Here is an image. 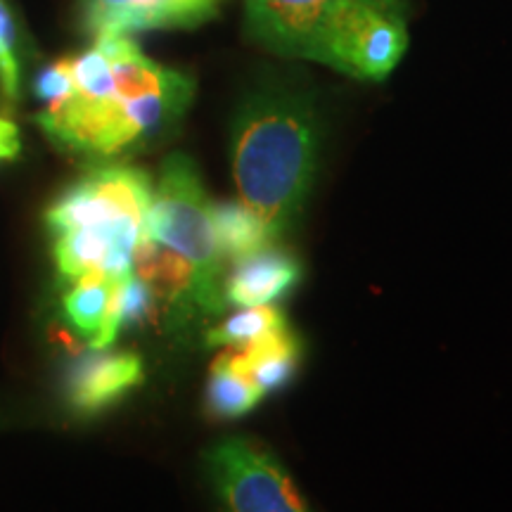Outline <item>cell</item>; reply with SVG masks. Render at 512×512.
Here are the masks:
<instances>
[{"mask_svg": "<svg viewBox=\"0 0 512 512\" xmlns=\"http://www.w3.org/2000/svg\"><path fill=\"white\" fill-rule=\"evenodd\" d=\"M67 100L38 112V126L69 155L112 159L143 150L174 131L195 81L150 60L128 36L98 38L72 57Z\"/></svg>", "mask_w": 512, "mask_h": 512, "instance_id": "6da1fadb", "label": "cell"}, {"mask_svg": "<svg viewBox=\"0 0 512 512\" xmlns=\"http://www.w3.org/2000/svg\"><path fill=\"white\" fill-rule=\"evenodd\" d=\"M320 124L313 102L290 88H264L242 102L233 124V176L240 202L275 240L302 216L318 169Z\"/></svg>", "mask_w": 512, "mask_h": 512, "instance_id": "7a4b0ae2", "label": "cell"}, {"mask_svg": "<svg viewBox=\"0 0 512 512\" xmlns=\"http://www.w3.org/2000/svg\"><path fill=\"white\" fill-rule=\"evenodd\" d=\"M145 235L188 259L200 283V311L216 316L226 309L219 252L214 230V204L204 190L200 171L188 155L166 157L152 188Z\"/></svg>", "mask_w": 512, "mask_h": 512, "instance_id": "3957f363", "label": "cell"}, {"mask_svg": "<svg viewBox=\"0 0 512 512\" xmlns=\"http://www.w3.org/2000/svg\"><path fill=\"white\" fill-rule=\"evenodd\" d=\"M152 188V178L136 166L110 164L88 171L46 211L50 238L72 230H91L133 252L145 235Z\"/></svg>", "mask_w": 512, "mask_h": 512, "instance_id": "277c9868", "label": "cell"}, {"mask_svg": "<svg viewBox=\"0 0 512 512\" xmlns=\"http://www.w3.org/2000/svg\"><path fill=\"white\" fill-rule=\"evenodd\" d=\"M408 48L403 0H358L320 31L304 60L361 81L392 74Z\"/></svg>", "mask_w": 512, "mask_h": 512, "instance_id": "5b68a950", "label": "cell"}, {"mask_svg": "<svg viewBox=\"0 0 512 512\" xmlns=\"http://www.w3.org/2000/svg\"><path fill=\"white\" fill-rule=\"evenodd\" d=\"M204 472L221 512H311L280 460L252 439L209 446Z\"/></svg>", "mask_w": 512, "mask_h": 512, "instance_id": "8992f818", "label": "cell"}, {"mask_svg": "<svg viewBox=\"0 0 512 512\" xmlns=\"http://www.w3.org/2000/svg\"><path fill=\"white\" fill-rule=\"evenodd\" d=\"M221 0H81V27L93 41L150 29H190L207 22Z\"/></svg>", "mask_w": 512, "mask_h": 512, "instance_id": "52a82bcc", "label": "cell"}, {"mask_svg": "<svg viewBox=\"0 0 512 512\" xmlns=\"http://www.w3.org/2000/svg\"><path fill=\"white\" fill-rule=\"evenodd\" d=\"M358 0H249L247 29L256 43L287 57H306L320 31Z\"/></svg>", "mask_w": 512, "mask_h": 512, "instance_id": "ba28073f", "label": "cell"}, {"mask_svg": "<svg viewBox=\"0 0 512 512\" xmlns=\"http://www.w3.org/2000/svg\"><path fill=\"white\" fill-rule=\"evenodd\" d=\"M143 358L124 354H95L81 358L67 377V401L76 413L95 415L117 403L143 382Z\"/></svg>", "mask_w": 512, "mask_h": 512, "instance_id": "9c48e42d", "label": "cell"}, {"mask_svg": "<svg viewBox=\"0 0 512 512\" xmlns=\"http://www.w3.org/2000/svg\"><path fill=\"white\" fill-rule=\"evenodd\" d=\"M235 271L223 285V299L230 304L249 309V306L271 304L280 294L292 290L302 278V266L292 254L278 249H261L259 254L235 261Z\"/></svg>", "mask_w": 512, "mask_h": 512, "instance_id": "30bf717a", "label": "cell"}, {"mask_svg": "<svg viewBox=\"0 0 512 512\" xmlns=\"http://www.w3.org/2000/svg\"><path fill=\"white\" fill-rule=\"evenodd\" d=\"M131 271L150 287L155 297L176 309H188V306L200 309V283H197L195 268L174 249L143 235L133 249Z\"/></svg>", "mask_w": 512, "mask_h": 512, "instance_id": "8fae6325", "label": "cell"}, {"mask_svg": "<svg viewBox=\"0 0 512 512\" xmlns=\"http://www.w3.org/2000/svg\"><path fill=\"white\" fill-rule=\"evenodd\" d=\"M299 354H302L299 339L292 335L290 328H283L242 349H228L223 358L266 394L290 380L297 370Z\"/></svg>", "mask_w": 512, "mask_h": 512, "instance_id": "7c38bea8", "label": "cell"}, {"mask_svg": "<svg viewBox=\"0 0 512 512\" xmlns=\"http://www.w3.org/2000/svg\"><path fill=\"white\" fill-rule=\"evenodd\" d=\"M214 230L221 256L242 261L271 247V230L245 204H214Z\"/></svg>", "mask_w": 512, "mask_h": 512, "instance_id": "4fadbf2b", "label": "cell"}, {"mask_svg": "<svg viewBox=\"0 0 512 512\" xmlns=\"http://www.w3.org/2000/svg\"><path fill=\"white\" fill-rule=\"evenodd\" d=\"M261 399H264V392L247 375L230 366L223 356L216 358L207 387L211 413L219 415V418H240V415L259 406Z\"/></svg>", "mask_w": 512, "mask_h": 512, "instance_id": "5bb4252c", "label": "cell"}, {"mask_svg": "<svg viewBox=\"0 0 512 512\" xmlns=\"http://www.w3.org/2000/svg\"><path fill=\"white\" fill-rule=\"evenodd\" d=\"M114 280L117 278H110L105 273H86L81 278H76L72 290L64 294V313H67L69 323L83 337H88V342L98 335Z\"/></svg>", "mask_w": 512, "mask_h": 512, "instance_id": "9a60e30c", "label": "cell"}, {"mask_svg": "<svg viewBox=\"0 0 512 512\" xmlns=\"http://www.w3.org/2000/svg\"><path fill=\"white\" fill-rule=\"evenodd\" d=\"M287 328L285 313L275 309L273 304H261V306H249L242 309L235 316H230L226 323L219 328L207 332V344L209 347H228V349H242L247 344L256 342V339L271 335Z\"/></svg>", "mask_w": 512, "mask_h": 512, "instance_id": "2e32d148", "label": "cell"}, {"mask_svg": "<svg viewBox=\"0 0 512 512\" xmlns=\"http://www.w3.org/2000/svg\"><path fill=\"white\" fill-rule=\"evenodd\" d=\"M22 86V36L8 0H0V95L17 102Z\"/></svg>", "mask_w": 512, "mask_h": 512, "instance_id": "e0dca14e", "label": "cell"}, {"mask_svg": "<svg viewBox=\"0 0 512 512\" xmlns=\"http://www.w3.org/2000/svg\"><path fill=\"white\" fill-rule=\"evenodd\" d=\"M74 88L72 79V57H64V60H57L48 64L36 79V98L43 102V107H53L57 102L67 100L69 93Z\"/></svg>", "mask_w": 512, "mask_h": 512, "instance_id": "ac0fdd59", "label": "cell"}, {"mask_svg": "<svg viewBox=\"0 0 512 512\" xmlns=\"http://www.w3.org/2000/svg\"><path fill=\"white\" fill-rule=\"evenodd\" d=\"M22 152V138H19V128L10 119L0 117V164L15 162Z\"/></svg>", "mask_w": 512, "mask_h": 512, "instance_id": "d6986e66", "label": "cell"}]
</instances>
